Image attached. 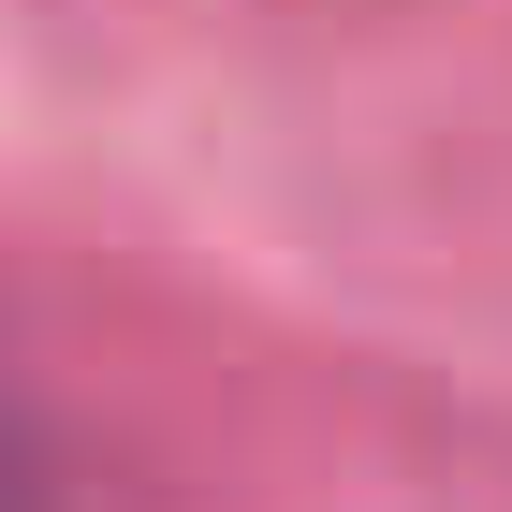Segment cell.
<instances>
[{
	"label": "cell",
	"instance_id": "obj_1",
	"mask_svg": "<svg viewBox=\"0 0 512 512\" xmlns=\"http://www.w3.org/2000/svg\"><path fill=\"white\" fill-rule=\"evenodd\" d=\"M0 512H44V425L0 395Z\"/></svg>",
	"mask_w": 512,
	"mask_h": 512
}]
</instances>
